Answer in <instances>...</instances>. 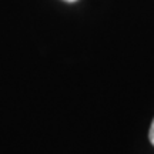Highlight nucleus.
I'll return each mask as SVG.
<instances>
[{
	"label": "nucleus",
	"mask_w": 154,
	"mask_h": 154,
	"mask_svg": "<svg viewBox=\"0 0 154 154\" xmlns=\"http://www.w3.org/2000/svg\"><path fill=\"white\" fill-rule=\"evenodd\" d=\"M149 138L150 143L154 146V120L151 121V126H150V131H149Z\"/></svg>",
	"instance_id": "obj_1"
},
{
	"label": "nucleus",
	"mask_w": 154,
	"mask_h": 154,
	"mask_svg": "<svg viewBox=\"0 0 154 154\" xmlns=\"http://www.w3.org/2000/svg\"><path fill=\"white\" fill-rule=\"evenodd\" d=\"M64 2H69V3H73V2H77V0H64Z\"/></svg>",
	"instance_id": "obj_2"
}]
</instances>
